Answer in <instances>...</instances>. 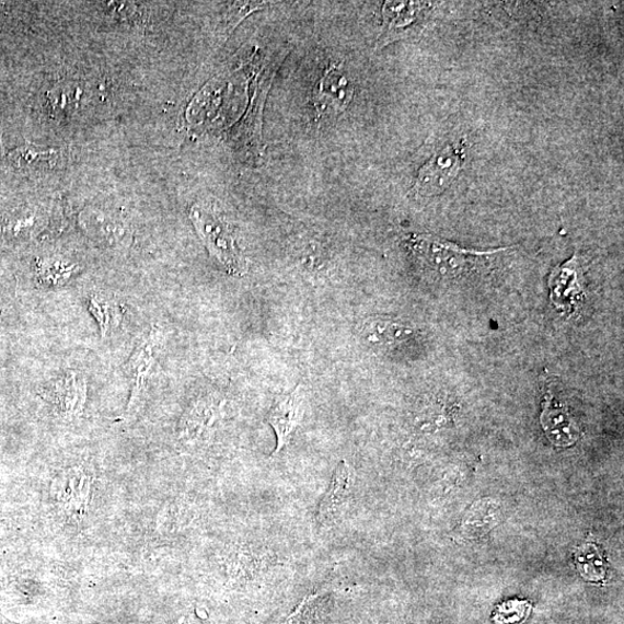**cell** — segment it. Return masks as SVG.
Masks as SVG:
<instances>
[{
    "label": "cell",
    "instance_id": "1",
    "mask_svg": "<svg viewBox=\"0 0 624 624\" xmlns=\"http://www.w3.org/2000/svg\"><path fill=\"white\" fill-rule=\"evenodd\" d=\"M407 245L416 262L436 278L442 280H463L483 273L494 257L507 250L493 252H473L446 240L430 235H413Z\"/></svg>",
    "mask_w": 624,
    "mask_h": 624
},
{
    "label": "cell",
    "instance_id": "2",
    "mask_svg": "<svg viewBox=\"0 0 624 624\" xmlns=\"http://www.w3.org/2000/svg\"><path fill=\"white\" fill-rule=\"evenodd\" d=\"M192 219L211 255L227 269V273L232 276L244 274L245 261L232 228L197 206L193 208Z\"/></svg>",
    "mask_w": 624,
    "mask_h": 624
},
{
    "label": "cell",
    "instance_id": "3",
    "mask_svg": "<svg viewBox=\"0 0 624 624\" xmlns=\"http://www.w3.org/2000/svg\"><path fill=\"white\" fill-rule=\"evenodd\" d=\"M466 157V143L448 145L435 153L423 166L414 185V192L425 197L444 193L460 175Z\"/></svg>",
    "mask_w": 624,
    "mask_h": 624
},
{
    "label": "cell",
    "instance_id": "4",
    "mask_svg": "<svg viewBox=\"0 0 624 624\" xmlns=\"http://www.w3.org/2000/svg\"><path fill=\"white\" fill-rule=\"evenodd\" d=\"M89 383L85 374L70 370L41 391L62 418L73 419L82 413L88 401Z\"/></svg>",
    "mask_w": 624,
    "mask_h": 624
},
{
    "label": "cell",
    "instance_id": "5",
    "mask_svg": "<svg viewBox=\"0 0 624 624\" xmlns=\"http://www.w3.org/2000/svg\"><path fill=\"white\" fill-rule=\"evenodd\" d=\"M304 413V394L302 386L282 394L269 409L266 421L277 436V448L274 455L286 449L302 423Z\"/></svg>",
    "mask_w": 624,
    "mask_h": 624
},
{
    "label": "cell",
    "instance_id": "6",
    "mask_svg": "<svg viewBox=\"0 0 624 624\" xmlns=\"http://www.w3.org/2000/svg\"><path fill=\"white\" fill-rule=\"evenodd\" d=\"M162 332L157 326H153L136 349L132 353L127 366V372L132 379V392L129 404V409L137 406L141 395H143L146 388L152 377L153 369L157 365L159 353L162 346Z\"/></svg>",
    "mask_w": 624,
    "mask_h": 624
},
{
    "label": "cell",
    "instance_id": "7",
    "mask_svg": "<svg viewBox=\"0 0 624 624\" xmlns=\"http://www.w3.org/2000/svg\"><path fill=\"white\" fill-rule=\"evenodd\" d=\"M91 492L92 477L81 469H71L61 473L53 484V493L58 505L76 519L88 515Z\"/></svg>",
    "mask_w": 624,
    "mask_h": 624
},
{
    "label": "cell",
    "instance_id": "8",
    "mask_svg": "<svg viewBox=\"0 0 624 624\" xmlns=\"http://www.w3.org/2000/svg\"><path fill=\"white\" fill-rule=\"evenodd\" d=\"M354 486V473L346 461H342L333 472L316 513L321 528H331L339 522Z\"/></svg>",
    "mask_w": 624,
    "mask_h": 624
},
{
    "label": "cell",
    "instance_id": "9",
    "mask_svg": "<svg viewBox=\"0 0 624 624\" xmlns=\"http://www.w3.org/2000/svg\"><path fill=\"white\" fill-rule=\"evenodd\" d=\"M354 88L343 66L333 65L324 73L315 95V107L320 116H335L343 113L350 103Z\"/></svg>",
    "mask_w": 624,
    "mask_h": 624
},
{
    "label": "cell",
    "instance_id": "10",
    "mask_svg": "<svg viewBox=\"0 0 624 624\" xmlns=\"http://www.w3.org/2000/svg\"><path fill=\"white\" fill-rule=\"evenodd\" d=\"M361 338L371 348L391 350L418 338V331L403 322L373 317L361 326Z\"/></svg>",
    "mask_w": 624,
    "mask_h": 624
},
{
    "label": "cell",
    "instance_id": "11",
    "mask_svg": "<svg viewBox=\"0 0 624 624\" xmlns=\"http://www.w3.org/2000/svg\"><path fill=\"white\" fill-rule=\"evenodd\" d=\"M540 421L547 439L556 447L568 448L579 439L580 431L569 408L558 403L551 393L545 395Z\"/></svg>",
    "mask_w": 624,
    "mask_h": 624
},
{
    "label": "cell",
    "instance_id": "12",
    "mask_svg": "<svg viewBox=\"0 0 624 624\" xmlns=\"http://www.w3.org/2000/svg\"><path fill=\"white\" fill-rule=\"evenodd\" d=\"M551 300L562 311L573 312L582 300V288L579 281L578 256L555 267L550 277Z\"/></svg>",
    "mask_w": 624,
    "mask_h": 624
},
{
    "label": "cell",
    "instance_id": "13",
    "mask_svg": "<svg viewBox=\"0 0 624 624\" xmlns=\"http://www.w3.org/2000/svg\"><path fill=\"white\" fill-rule=\"evenodd\" d=\"M276 562L275 553L266 548L245 545L235 548L229 556L227 570L236 581L247 582L265 574L276 565Z\"/></svg>",
    "mask_w": 624,
    "mask_h": 624
},
{
    "label": "cell",
    "instance_id": "14",
    "mask_svg": "<svg viewBox=\"0 0 624 624\" xmlns=\"http://www.w3.org/2000/svg\"><path fill=\"white\" fill-rule=\"evenodd\" d=\"M220 403L213 398L198 401L186 414L180 424V439L186 443H198L205 436L210 435L220 420Z\"/></svg>",
    "mask_w": 624,
    "mask_h": 624
},
{
    "label": "cell",
    "instance_id": "15",
    "mask_svg": "<svg viewBox=\"0 0 624 624\" xmlns=\"http://www.w3.org/2000/svg\"><path fill=\"white\" fill-rule=\"evenodd\" d=\"M428 4L413 2H388L383 8L384 34L381 37L383 46L398 39L415 23H418Z\"/></svg>",
    "mask_w": 624,
    "mask_h": 624
},
{
    "label": "cell",
    "instance_id": "16",
    "mask_svg": "<svg viewBox=\"0 0 624 624\" xmlns=\"http://www.w3.org/2000/svg\"><path fill=\"white\" fill-rule=\"evenodd\" d=\"M79 273L76 264L67 261L41 262L36 268V277L42 286L55 288L69 284Z\"/></svg>",
    "mask_w": 624,
    "mask_h": 624
},
{
    "label": "cell",
    "instance_id": "17",
    "mask_svg": "<svg viewBox=\"0 0 624 624\" xmlns=\"http://www.w3.org/2000/svg\"><path fill=\"white\" fill-rule=\"evenodd\" d=\"M91 315L96 321L101 336L107 337L108 333L120 322V310L116 302L99 294H92L88 301Z\"/></svg>",
    "mask_w": 624,
    "mask_h": 624
},
{
    "label": "cell",
    "instance_id": "18",
    "mask_svg": "<svg viewBox=\"0 0 624 624\" xmlns=\"http://www.w3.org/2000/svg\"><path fill=\"white\" fill-rule=\"evenodd\" d=\"M576 566L581 575L588 580L600 581L605 578V559L596 545L581 546L576 554Z\"/></svg>",
    "mask_w": 624,
    "mask_h": 624
},
{
    "label": "cell",
    "instance_id": "19",
    "mask_svg": "<svg viewBox=\"0 0 624 624\" xmlns=\"http://www.w3.org/2000/svg\"><path fill=\"white\" fill-rule=\"evenodd\" d=\"M501 511L493 502H478L466 516L464 528L470 533H485L499 522Z\"/></svg>",
    "mask_w": 624,
    "mask_h": 624
},
{
    "label": "cell",
    "instance_id": "20",
    "mask_svg": "<svg viewBox=\"0 0 624 624\" xmlns=\"http://www.w3.org/2000/svg\"><path fill=\"white\" fill-rule=\"evenodd\" d=\"M531 603L528 600H508L496 608V624H522L530 615Z\"/></svg>",
    "mask_w": 624,
    "mask_h": 624
},
{
    "label": "cell",
    "instance_id": "21",
    "mask_svg": "<svg viewBox=\"0 0 624 624\" xmlns=\"http://www.w3.org/2000/svg\"><path fill=\"white\" fill-rule=\"evenodd\" d=\"M58 152L55 150H42L33 145L21 146L9 153V159L19 166L32 165L34 163H51L57 160Z\"/></svg>",
    "mask_w": 624,
    "mask_h": 624
},
{
    "label": "cell",
    "instance_id": "22",
    "mask_svg": "<svg viewBox=\"0 0 624 624\" xmlns=\"http://www.w3.org/2000/svg\"><path fill=\"white\" fill-rule=\"evenodd\" d=\"M322 596L307 597L297 611L291 614L284 624H319Z\"/></svg>",
    "mask_w": 624,
    "mask_h": 624
},
{
    "label": "cell",
    "instance_id": "23",
    "mask_svg": "<svg viewBox=\"0 0 624 624\" xmlns=\"http://www.w3.org/2000/svg\"><path fill=\"white\" fill-rule=\"evenodd\" d=\"M175 624H198L193 617H182L178 622H176Z\"/></svg>",
    "mask_w": 624,
    "mask_h": 624
}]
</instances>
